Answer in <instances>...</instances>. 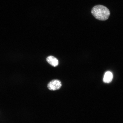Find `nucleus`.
Segmentation results:
<instances>
[{
    "mask_svg": "<svg viewBox=\"0 0 123 123\" xmlns=\"http://www.w3.org/2000/svg\"><path fill=\"white\" fill-rule=\"evenodd\" d=\"M91 13L96 19L101 21L106 20L110 15V10L101 5H97L93 7L92 9Z\"/></svg>",
    "mask_w": 123,
    "mask_h": 123,
    "instance_id": "obj_1",
    "label": "nucleus"
},
{
    "mask_svg": "<svg viewBox=\"0 0 123 123\" xmlns=\"http://www.w3.org/2000/svg\"><path fill=\"white\" fill-rule=\"evenodd\" d=\"M62 86L61 81L57 79H54L51 81L47 85L48 88L51 91L59 90Z\"/></svg>",
    "mask_w": 123,
    "mask_h": 123,
    "instance_id": "obj_2",
    "label": "nucleus"
},
{
    "mask_svg": "<svg viewBox=\"0 0 123 123\" xmlns=\"http://www.w3.org/2000/svg\"><path fill=\"white\" fill-rule=\"evenodd\" d=\"M46 61L51 65L54 67H57L59 64V61L58 59L53 56H48L46 58Z\"/></svg>",
    "mask_w": 123,
    "mask_h": 123,
    "instance_id": "obj_3",
    "label": "nucleus"
},
{
    "mask_svg": "<svg viewBox=\"0 0 123 123\" xmlns=\"http://www.w3.org/2000/svg\"><path fill=\"white\" fill-rule=\"evenodd\" d=\"M113 78V74L111 72L107 71L105 73L104 76L103 80L104 82L109 83L111 82Z\"/></svg>",
    "mask_w": 123,
    "mask_h": 123,
    "instance_id": "obj_4",
    "label": "nucleus"
}]
</instances>
